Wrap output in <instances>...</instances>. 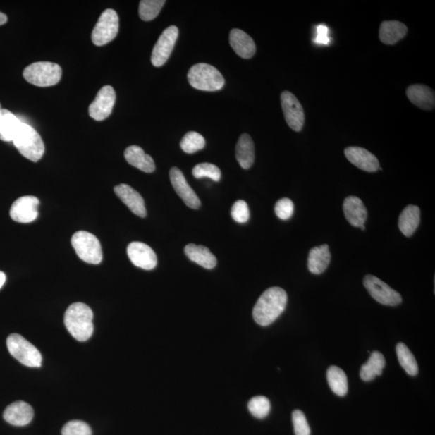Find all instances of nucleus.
Segmentation results:
<instances>
[{
	"mask_svg": "<svg viewBox=\"0 0 435 435\" xmlns=\"http://www.w3.org/2000/svg\"><path fill=\"white\" fill-rule=\"evenodd\" d=\"M286 292L280 287L269 288L262 293L253 309V319L259 326H267L279 318L286 307Z\"/></svg>",
	"mask_w": 435,
	"mask_h": 435,
	"instance_id": "f257e3e1",
	"label": "nucleus"
},
{
	"mask_svg": "<svg viewBox=\"0 0 435 435\" xmlns=\"http://www.w3.org/2000/svg\"><path fill=\"white\" fill-rule=\"evenodd\" d=\"M94 314L87 305L76 302L66 310L64 323L68 331L78 341H87L92 336Z\"/></svg>",
	"mask_w": 435,
	"mask_h": 435,
	"instance_id": "f03ea898",
	"label": "nucleus"
},
{
	"mask_svg": "<svg viewBox=\"0 0 435 435\" xmlns=\"http://www.w3.org/2000/svg\"><path fill=\"white\" fill-rule=\"evenodd\" d=\"M13 142L21 155L33 162L41 160L44 154V145L41 135L25 123H21Z\"/></svg>",
	"mask_w": 435,
	"mask_h": 435,
	"instance_id": "7ed1b4c3",
	"label": "nucleus"
},
{
	"mask_svg": "<svg viewBox=\"0 0 435 435\" xmlns=\"http://www.w3.org/2000/svg\"><path fill=\"white\" fill-rule=\"evenodd\" d=\"M192 87L204 92H217L224 87L225 80L216 67L207 63L192 66L188 75Z\"/></svg>",
	"mask_w": 435,
	"mask_h": 435,
	"instance_id": "20e7f679",
	"label": "nucleus"
},
{
	"mask_svg": "<svg viewBox=\"0 0 435 435\" xmlns=\"http://www.w3.org/2000/svg\"><path fill=\"white\" fill-rule=\"evenodd\" d=\"M61 73L59 65L49 61H39L26 67L23 75L28 83L34 86L48 87L59 82Z\"/></svg>",
	"mask_w": 435,
	"mask_h": 435,
	"instance_id": "39448f33",
	"label": "nucleus"
},
{
	"mask_svg": "<svg viewBox=\"0 0 435 435\" xmlns=\"http://www.w3.org/2000/svg\"><path fill=\"white\" fill-rule=\"evenodd\" d=\"M8 352L20 363L30 368H39L42 357L38 349L19 334H11L7 340Z\"/></svg>",
	"mask_w": 435,
	"mask_h": 435,
	"instance_id": "423d86ee",
	"label": "nucleus"
},
{
	"mask_svg": "<svg viewBox=\"0 0 435 435\" xmlns=\"http://www.w3.org/2000/svg\"><path fill=\"white\" fill-rule=\"evenodd\" d=\"M71 244L84 262L99 264L103 261V251L97 237L87 231H78L72 236Z\"/></svg>",
	"mask_w": 435,
	"mask_h": 435,
	"instance_id": "0eeeda50",
	"label": "nucleus"
},
{
	"mask_svg": "<svg viewBox=\"0 0 435 435\" xmlns=\"http://www.w3.org/2000/svg\"><path fill=\"white\" fill-rule=\"evenodd\" d=\"M118 32V16L113 9H106L99 16L94 27L92 39L97 47H103L114 39Z\"/></svg>",
	"mask_w": 435,
	"mask_h": 435,
	"instance_id": "6e6552de",
	"label": "nucleus"
},
{
	"mask_svg": "<svg viewBox=\"0 0 435 435\" xmlns=\"http://www.w3.org/2000/svg\"><path fill=\"white\" fill-rule=\"evenodd\" d=\"M364 285L370 295L385 306L396 307L402 303L403 298L400 293L375 276L367 275Z\"/></svg>",
	"mask_w": 435,
	"mask_h": 435,
	"instance_id": "1a4fd4ad",
	"label": "nucleus"
},
{
	"mask_svg": "<svg viewBox=\"0 0 435 435\" xmlns=\"http://www.w3.org/2000/svg\"><path fill=\"white\" fill-rule=\"evenodd\" d=\"M178 28L176 26H169L164 30L159 39L152 49L151 61L156 67H161L171 56L175 43L178 37Z\"/></svg>",
	"mask_w": 435,
	"mask_h": 435,
	"instance_id": "9d476101",
	"label": "nucleus"
},
{
	"mask_svg": "<svg viewBox=\"0 0 435 435\" xmlns=\"http://www.w3.org/2000/svg\"><path fill=\"white\" fill-rule=\"evenodd\" d=\"M281 102L288 125L293 131H302L305 123V113L300 102L290 92L281 93Z\"/></svg>",
	"mask_w": 435,
	"mask_h": 435,
	"instance_id": "9b49d317",
	"label": "nucleus"
},
{
	"mask_svg": "<svg viewBox=\"0 0 435 435\" xmlns=\"http://www.w3.org/2000/svg\"><path fill=\"white\" fill-rule=\"evenodd\" d=\"M39 201L37 197L23 196L13 202L10 216L15 222L30 223L37 219Z\"/></svg>",
	"mask_w": 435,
	"mask_h": 435,
	"instance_id": "f8f14e48",
	"label": "nucleus"
},
{
	"mask_svg": "<svg viewBox=\"0 0 435 435\" xmlns=\"http://www.w3.org/2000/svg\"><path fill=\"white\" fill-rule=\"evenodd\" d=\"M116 92L111 86L102 88L89 106L90 116L97 121L106 120L111 114L116 103Z\"/></svg>",
	"mask_w": 435,
	"mask_h": 435,
	"instance_id": "ddd939ff",
	"label": "nucleus"
},
{
	"mask_svg": "<svg viewBox=\"0 0 435 435\" xmlns=\"http://www.w3.org/2000/svg\"><path fill=\"white\" fill-rule=\"evenodd\" d=\"M169 178L173 189L178 195L183 200L185 204L190 208L199 209L201 207L200 197L195 192L190 188L184 174L177 167H173L169 172Z\"/></svg>",
	"mask_w": 435,
	"mask_h": 435,
	"instance_id": "4468645a",
	"label": "nucleus"
},
{
	"mask_svg": "<svg viewBox=\"0 0 435 435\" xmlns=\"http://www.w3.org/2000/svg\"><path fill=\"white\" fill-rule=\"evenodd\" d=\"M128 256L130 261L138 268L152 270L156 268L157 257L152 248L142 242H132L128 246Z\"/></svg>",
	"mask_w": 435,
	"mask_h": 435,
	"instance_id": "2eb2a0df",
	"label": "nucleus"
},
{
	"mask_svg": "<svg viewBox=\"0 0 435 435\" xmlns=\"http://www.w3.org/2000/svg\"><path fill=\"white\" fill-rule=\"evenodd\" d=\"M344 154L350 162L364 171L374 173L380 169L376 157L360 147H348Z\"/></svg>",
	"mask_w": 435,
	"mask_h": 435,
	"instance_id": "dca6fc26",
	"label": "nucleus"
},
{
	"mask_svg": "<svg viewBox=\"0 0 435 435\" xmlns=\"http://www.w3.org/2000/svg\"><path fill=\"white\" fill-rule=\"evenodd\" d=\"M116 195L135 216L141 218L146 216V208L142 196L127 184H121L114 188Z\"/></svg>",
	"mask_w": 435,
	"mask_h": 435,
	"instance_id": "f3484780",
	"label": "nucleus"
},
{
	"mask_svg": "<svg viewBox=\"0 0 435 435\" xmlns=\"http://www.w3.org/2000/svg\"><path fill=\"white\" fill-rule=\"evenodd\" d=\"M33 416L34 411L32 406L22 400L9 405L4 413V420L16 427H25L30 424Z\"/></svg>",
	"mask_w": 435,
	"mask_h": 435,
	"instance_id": "a211bd4d",
	"label": "nucleus"
},
{
	"mask_svg": "<svg viewBox=\"0 0 435 435\" xmlns=\"http://www.w3.org/2000/svg\"><path fill=\"white\" fill-rule=\"evenodd\" d=\"M229 42L235 54L240 58L250 59L256 53V44L253 39L245 32L240 30H231L230 32Z\"/></svg>",
	"mask_w": 435,
	"mask_h": 435,
	"instance_id": "6ab92c4d",
	"label": "nucleus"
},
{
	"mask_svg": "<svg viewBox=\"0 0 435 435\" xmlns=\"http://www.w3.org/2000/svg\"><path fill=\"white\" fill-rule=\"evenodd\" d=\"M343 212L349 223L357 228L362 227L368 218L364 202L355 196H349L344 200Z\"/></svg>",
	"mask_w": 435,
	"mask_h": 435,
	"instance_id": "aec40b11",
	"label": "nucleus"
},
{
	"mask_svg": "<svg viewBox=\"0 0 435 435\" xmlns=\"http://www.w3.org/2000/svg\"><path fill=\"white\" fill-rule=\"evenodd\" d=\"M406 94L411 102L423 110H433L435 105V94L434 90L425 85H412L406 90Z\"/></svg>",
	"mask_w": 435,
	"mask_h": 435,
	"instance_id": "412c9836",
	"label": "nucleus"
},
{
	"mask_svg": "<svg viewBox=\"0 0 435 435\" xmlns=\"http://www.w3.org/2000/svg\"><path fill=\"white\" fill-rule=\"evenodd\" d=\"M124 157L130 165L137 168L145 173L155 171V163L152 157L146 154L140 147L137 145L129 146L124 152Z\"/></svg>",
	"mask_w": 435,
	"mask_h": 435,
	"instance_id": "4be33fe9",
	"label": "nucleus"
},
{
	"mask_svg": "<svg viewBox=\"0 0 435 435\" xmlns=\"http://www.w3.org/2000/svg\"><path fill=\"white\" fill-rule=\"evenodd\" d=\"M331 252L327 245L313 247L308 257V269L310 273L319 275L325 272L331 262Z\"/></svg>",
	"mask_w": 435,
	"mask_h": 435,
	"instance_id": "5701e85b",
	"label": "nucleus"
},
{
	"mask_svg": "<svg viewBox=\"0 0 435 435\" xmlns=\"http://www.w3.org/2000/svg\"><path fill=\"white\" fill-rule=\"evenodd\" d=\"M236 160L245 169H250L255 161V147L250 135L242 134L235 148Z\"/></svg>",
	"mask_w": 435,
	"mask_h": 435,
	"instance_id": "b1692460",
	"label": "nucleus"
},
{
	"mask_svg": "<svg viewBox=\"0 0 435 435\" xmlns=\"http://www.w3.org/2000/svg\"><path fill=\"white\" fill-rule=\"evenodd\" d=\"M185 253L191 262L204 269H212L216 266V257L205 246L190 244L185 247Z\"/></svg>",
	"mask_w": 435,
	"mask_h": 435,
	"instance_id": "393cba45",
	"label": "nucleus"
},
{
	"mask_svg": "<svg viewBox=\"0 0 435 435\" xmlns=\"http://www.w3.org/2000/svg\"><path fill=\"white\" fill-rule=\"evenodd\" d=\"M408 32V27L402 22L384 21L380 27L379 37L382 43L391 45L404 38Z\"/></svg>",
	"mask_w": 435,
	"mask_h": 435,
	"instance_id": "a878e982",
	"label": "nucleus"
},
{
	"mask_svg": "<svg viewBox=\"0 0 435 435\" xmlns=\"http://www.w3.org/2000/svg\"><path fill=\"white\" fill-rule=\"evenodd\" d=\"M421 212L419 207L409 205L400 214L398 227L403 234L410 237L415 233L420 223Z\"/></svg>",
	"mask_w": 435,
	"mask_h": 435,
	"instance_id": "bb28decb",
	"label": "nucleus"
},
{
	"mask_svg": "<svg viewBox=\"0 0 435 435\" xmlns=\"http://www.w3.org/2000/svg\"><path fill=\"white\" fill-rule=\"evenodd\" d=\"M386 364V359L381 353H372L369 360L361 367V379L367 382L374 381L376 376H381Z\"/></svg>",
	"mask_w": 435,
	"mask_h": 435,
	"instance_id": "cd10ccee",
	"label": "nucleus"
},
{
	"mask_svg": "<svg viewBox=\"0 0 435 435\" xmlns=\"http://www.w3.org/2000/svg\"><path fill=\"white\" fill-rule=\"evenodd\" d=\"M22 121L8 110L0 111V140L13 141Z\"/></svg>",
	"mask_w": 435,
	"mask_h": 435,
	"instance_id": "c85d7f7f",
	"label": "nucleus"
},
{
	"mask_svg": "<svg viewBox=\"0 0 435 435\" xmlns=\"http://www.w3.org/2000/svg\"><path fill=\"white\" fill-rule=\"evenodd\" d=\"M327 381L333 393L344 397L348 391V377L343 370L337 366H331L327 370Z\"/></svg>",
	"mask_w": 435,
	"mask_h": 435,
	"instance_id": "c756f323",
	"label": "nucleus"
},
{
	"mask_svg": "<svg viewBox=\"0 0 435 435\" xmlns=\"http://www.w3.org/2000/svg\"><path fill=\"white\" fill-rule=\"evenodd\" d=\"M396 353L399 363L402 365L406 374L413 376L419 374V366H417L415 355L405 343H398Z\"/></svg>",
	"mask_w": 435,
	"mask_h": 435,
	"instance_id": "7c9ffc66",
	"label": "nucleus"
},
{
	"mask_svg": "<svg viewBox=\"0 0 435 435\" xmlns=\"http://www.w3.org/2000/svg\"><path fill=\"white\" fill-rule=\"evenodd\" d=\"M165 4V0H142L139 5L140 19L144 21L154 20Z\"/></svg>",
	"mask_w": 435,
	"mask_h": 435,
	"instance_id": "2f4dec72",
	"label": "nucleus"
},
{
	"mask_svg": "<svg viewBox=\"0 0 435 435\" xmlns=\"http://www.w3.org/2000/svg\"><path fill=\"white\" fill-rule=\"evenodd\" d=\"M206 140L201 134L196 132H189L186 133L182 141H180V148L186 154H195V152L205 148Z\"/></svg>",
	"mask_w": 435,
	"mask_h": 435,
	"instance_id": "473e14b6",
	"label": "nucleus"
},
{
	"mask_svg": "<svg viewBox=\"0 0 435 435\" xmlns=\"http://www.w3.org/2000/svg\"><path fill=\"white\" fill-rule=\"evenodd\" d=\"M250 413L257 419H262L266 417L271 410L269 400L264 396L252 398L247 405Z\"/></svg>",
	"mask_w": 435,
	"mask_h": 435,
	"instance_id": "72a5a7b5",
	"label": "nucleus"
},
{
	"mask_svg": "<svg viewBox=\"0 0 435 435\" xmlns=\"http://www.w3.org/2000/svg\"><path fill=\"white\" fill-rule=\"evenodd\" d=\"M195 178H209L214 182H219L221 179V171L218 166L211 163L197 164L192 171Z\"/></svg>",
	"mask_w": 435,
	"mask_h": 435,
	"instance_id": "f704fd0d",
	"label": "nucleus"
},
{
	"mask_svg": "<svg viewBox=\"0 0 435 435\" xmlns=\"http://www.w3.org/2000/svg\"><path fill=\"white\" fill-rule=\"evenodd\" d=\"M62 435H92V429L86 422L82 421H71L62 428Z\"/></svg>",
	"mask_w": 435,
	"mask_h": 435,
	"instance_id": "c9c22d12",
	"label": "nucleus"
},
{
	"mask_svg": "<svg viewBox=\"0 0 435 435\" xmlns=\"http://www.w3.org/2000/svg\"><path fill=\"white\" fill-rule=\"evenodd\" d=\"M231 217L235 222L245 223L250 217V208L244 200H239L234 203L231 211Z\"/></svg>",
	"mask_w": 435,
	"mask_h": 435,
	"instance_id": "e433bc0d",
	"label": "nucleus"
},
{
	"mask_svg": "<svg viewBox=\"0 0 435 435\" xmlns=\"http://www.w3.org/2000/svg\"><path fill=\"white\" fill-rule=\"evenodd\" d=\"M295 435H310V428L306 416L301 410H295L292 415Z\"/></svg>",
	"mask_w": 435,
	"mask_h": 435,
	"instance_id": "4c0bfd02",
	"label": "nucleus"
},
{
	"mask_svg": "<svg viewBox=\"0 0 435 435\" xmlns=\"http://www.w3.org/2000/svg\"><path fill=\"white\" fill-rule=\"evenodd\" d=\"M295 212V205L290 199L284 197L276 203L275 213L276 216L282 220H287L292 217Z\"/></svg>",
	"mask_w": 435,
	"mask_h": 435,
	"instance_id": "58836bf2",
	"label": "nucleus"
},
{
	"mask_svg": "<svg viewBox=\"0 0 435 435\" xmlns=\"http://www.w3.org/2000/svg\"><path fill=\"white\" fill-rule=\"evenodd\" d=\"M318 30L319 37H321V39H319V42L326 43V42L329 41V39H327L326 37L327 28L324 25H320Z\"/></svg>",
	"mask_w": 435,
	"mask_h": 435,
	"instance_id": "ea45409f",
	"label": "nucleus"
},
{
	"mask_svg": "<svg viewBox=\"0 0 435 435\" xmlns=\"http://www.w3.org/2000/svg\"><path fill=\"white\" fill-rule=\"evenodd\" d=\"M8 17L3 13H0V26L4 25L7 23Z\"/></svg>",
	"mask_w": 435,
	"mask_h": 435,
	"instance_id": "a19ab883",
	"label": "nucleus"
},
{
	"mask_svg": "<svg viewBox=\"0 0 435 435\" xmlns=\"http://www.w3.org/2000/svg\"><path fill=\"white\" fill-rule=\"evenodd\" d=\"M6 281V275L2 271H0V289L4 286Z\"/></svg>",
	"mask_w": 435,
	"mask_h": 435,
	"instance_id": "79ce46f5",
	"label": "nucleus"
},
{
	"mask_svg": "<svg viewBox=\"0 0 435 435\" xmlns=\"http://www.w3.org/2000/svg\"><path fill=\"white\" fill-rule=\"evenodd\" d=\"M3 109L1 107V104H0V111H1Z\"/></svg>",
	"mask_w": 435,
	"mask_h": 435,
	"instance_id": "37998d69",
	"label": "nucleus"
}]
</instances>
